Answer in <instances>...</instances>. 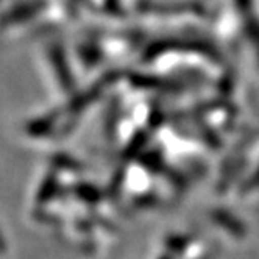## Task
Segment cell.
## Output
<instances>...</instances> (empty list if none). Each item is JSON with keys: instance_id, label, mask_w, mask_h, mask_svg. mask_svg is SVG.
I'll use <instances>...</instances> for the list:
<instances>
[{"instance_id": "6da1fadb", "label": "cell", "mask_w": 259, "mask_h": 259, "mask_svg": "<svg viewBox=\"0 0 259 259\" xmlns=\"http://www.w3.org/2000/svg\"><path fill=\"white\" fill-rule=\"evenodd\" d=\"M7 251V242H5V237L0 233V253H5Z\"/></svg>"}, {"instance_id": "7a4b0ae2", "label": "cell", "mask_w": 259, "mask_h": 259, "mask_svg": "<svg viewBox=\"0 0 259 259\" xmlns=\"http://www.w3.org/2000/svg\"><path fill=\"white\" fill-rule=\"evenodd\" d=\"M161 259H172V257H170V256H162Z\"/></svg>"}]
</instances>
